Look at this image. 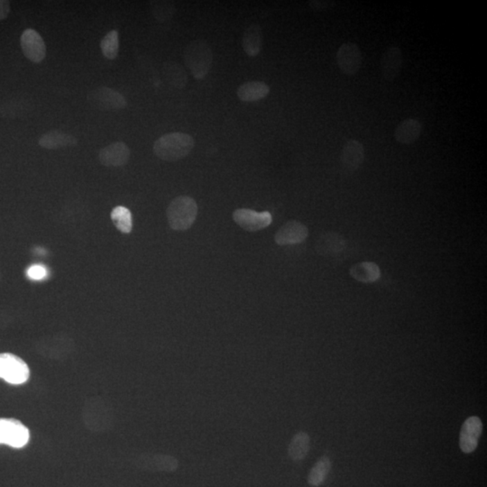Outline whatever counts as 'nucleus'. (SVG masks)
Returning a JSON list of instances; mask_svg holds the SVG:
<instances>
[{
  "label": "nucleus",
  "instance_id": "obj_29",
  "mask_svg": "<svg viewBox=\"0 0 487 487\" xmlns=\"http://www.w3.org/2000/svg\"><path fill=\"white\" fill-rule=\"evenodd\" d=\"M151 8L155 19L160 22H166L171 19L175 11V5L171 2H151Z\"/></svg>",
  "mask_w": 487,
  "mask_h": 487
},
{
  "label": "nucleus",
  "instance_id": "obj_3",
  "mask_svg": "<svg viewBox=\"0 0 487 487\" xmlns=\"http://www.w3.org/2000/svg\"><path fill=\"white\" fill-rule=\"evenodd\" d=\"M198 206L189 196H179L172 200L166 210L170 228L176 231L189 229L195 222Z\"/></svg>",
  "mask_w": 487,
  "mask_h": 487
},
{
  "label": "nucleus",
  "instance_id": "obj_19",
  "mask_svg": "<svg viewBox=\"0 0 487 487\" xmlns=\"http://www.w3.org/2000/svg\"><path fill=\"white\" fill-rule=\"evenodd\" d=\"M140 467L153 471L173 472L178 468V460L172 456L163 454L155 455H143L139 459Z\"/></svg>",
  "mask_w": 487,
  "mask_h": 487
},
{
  "label": "nucleus",
  "instance_id": "obj_28",
  "mask_svg": "<svg viewBox=\"0 0 487 487\" xmlns=\"http://www.w3.org/2000/svg\"><path fill=\"white\" fill-rule=\"evenodd\" d=\"M100 49L107 59L115 60L118 55L119 38L118 33L112 30L103 38L100 42Z\"/></svg>",
  "mask_w": 487,
  "mask_h": 487
},
{
  "label": "nucleus",
  "instance_id": "obj_25",
  "mask_svg": "<svg viewBox=\"0 0 487 487\" xmlns=\"http://www.w3.org/2000/svg\"><path fill=\"white\" fill-rule=\"evenodd\" d=\"M331 467H333V464H331L330 459L327 456L321 457L310 469L309 476H308L309 485L315 487L324 485L325 481L327 480L328 474H330Z\"/></svg>",
  "mask_w": 487,
  "mask_h": 487
},
{
  "label": "nucleus",
  "instance_id": "obj_24",
  "mask_svg": "<svg viewBox=\"0 0 487 487\" xmlns=\"http://www.w3.org/2000/svg\"><path fill=\"white\" fill-rule=\"evenodd\" d=\"M310 438L306 432H300L290 442L288 455L294 461H301L306 458L310 449Z\"/></svg>",
  "mask_w": 487,
  "mask_h": 487
},
{
  "label": "nucleus",
  "instance_id": "obj_31",
  "mask_svg": "<svg viewBox=\"0 0 487 487\" xmlns=\"http://www.w3.org/2000/svg\"><path fill=\"white\" fill-rule=\"evenodd\" d=\"M28 276L33 280H42L47 276L46 269L42 265H32L28 270Z\"/></svg>",
  "mask_w": 487,
  "mask_h": 487
},
{
  "label": "nucleus",
  "instance_id": "obj_1",
  "mask_svg": "<svg viewBox=\"0 0 487 487\" xmlns=\"http://www.w3.org/2000/svg\"><path fill=\"white\" fill-rule=\"evenodd\" d=\"M195 142L186 133L175 132L163 134L154 143V153L166 162H177L193 151Z\"/></svg>",
  "mask_w": 487,
  "mask_h": 487
},
{
  "label": "nucleus",
  "instance_id": "obj_6",
  "mask_svg": "<svg viewBox=\"0 0 487 487\" xmlns=\"http://www.w3.org/2000/svg\"><path fill=\"white\" fill-rule=\"evenodd\" d=\"M30 370L28 364L11 353L0 354V378L8 384H22L28 380Z\"/></svg>",
  "mask_w": 487,
  "mask_h": 487
},
{
  "label": "nucleus",
  "instance_id": "obj_30",
  "mask_svg": "<svg viewBox=\"0 0 487 487\" xmlns=\"http://www.w3.org/2000/svg\"><path fill=\"white\" fill-rule=\"evenodd\" d=\"M309 7L312 8L313 11L321 12L334 8L336 6V2L335 1H324V0H312V1L308 2Z\"/></svg>",
  "mask_w": 487,
  "mask_h": 487
},
{
  "label": "nucleus",
  "instance_id": "obj_18",
  "mask_svg": "<svg viewBox=\"0 0 487 487\" xmlns=\"http://www.w3.org/2000/svg\"><path fill=\"white\" fill-rule=\"evenodd\" d=\"M423 124L416 118H406L400 122L394 131V139L401 145H411L419 140Z\"/></svg>",
  "mask_w": 487,
  "mask_h": 487
},
{
  "label": "nucleus",
  "instance_id": "obj_20",
  "mask_svg": "<svg viewBox=\"0 0 487 487\" xmlns=\"http://www.w3.org/2000/svg\"><path fill=\"white\" fill-rule=\"evenodd\" d=\"M39 145L48 150H57L60 148H71L76 145L78 140L73 134L61 130H51L43 134L39 139Z\"/></svg>",
  "mask_w": 487,
  "mask_h": 487
},
{
  "label": "nucleus",
  "instance_id": "obj_32",
  "mask_svg": "<svg viewBox=\"0 0 487 487\" xmlns=\"http://www.w3.org/2000/svg\"><path fill=\"white\" fill-rule=\"evenodd\" d=\"M10 2L8 0H0V21L8 19L10 13Z\"/></svg>",
  "mask_w": 487,
  "mask_h": 487
},
{
  "label": "nucleus",
  "instance_id": "obj_8",
  "mask_svg": "<svg viewBox=\"0 0 487 487\" xmlns=\"http://www.w3.org/2000/svg\"><path fill=\"white\" fill-rule=\"evenodd\" d=\"M336 62L343 74L351 77L357 76L363 62L360 47L353 42L342 44L337 51Z\"/></svg>",
  "mask_w": 487,
  "mask_h": 487
},
{
  "label": "nucleus",
  "instance_id": "obj_17",
  "mask_svg": "<svg viewBox=\"0 0 487 487\" xmlns=\"http://www.w3.org/2000/svg\"><path fill=\"white\" fill-rule=\"evenodd\" d=\"M346 247V238L334 231H327L321 234L315 246L317 253L325 258L339 256Z\"/></svg>",
  "mask_w": 487,
  "mask_h": 487
},
{
  "label": "nucleus",
  "instance_id": "obj_23",
  "mask_svg": "<svg viewBox=\"0 0 487 487\" xmlns=\"http://www.w3.org/2000/svg\"><path fill=\"white\" fill-rule=\"evenodd\" d=\"M262 42L261 28L258 25H252L249 26L244 33L242 46L247 55L255 57L261 52Z\"/></svg>",
  "mask_w": 487,
  "mask_h": 487
},
{
  "label": "nucleus",
  "instance_id": "obj_4",
  "mask_svg": "<svg viewBox=\"0 0 487 487\" xmlns=\"http://www.w3.org/2000/svg\"><path fill=\"white\" fill-rule=\"evenodd\" d=\"M184 62L197 80L204 79L213 64L211 47L202 40L191 41L184 50Z\"/></svg>",
  "mask_w": 487,
  "mask_h": 487
},
{
  "label": "nucleus",
  "instance_id": "obj_12",
  "mask_svg": "<svg viewBox=\"0 0 487 487\" xmlns=\"http://www.w3.org/2000/svg\"><path fill=\"white\" fill-rule=\"evenodd\" d=\"M403 53L401 48L392 46L387 48L381 58V73L387 82H393L401 73L403 67Z\"/></svg>",
  "mask_w": 487,
  "mask_h": 487
},
{
  "label": "nucleus",
  "instance_id": "obj_10",
  "mask_svg": "<svg viewBox=\"0 0 487 487\" xmlns=\"http://www.w3.org/2000/svg\"><path fill=\"white\" fill-rule=\"evenodd\" d=\"M24 55L35 64H40L46 56V46L43 37L34 29L28 28L20 37Z\"/></svg>",
  "mask_w": 487,
  "mask_h": 487
},
{
  "label": "nucleus",
  "instance_id": "obj_9",
  "mask_svg": "<svg viewBox=\"0 0 487 487\" xmlns=\"http://www.w3.org/2000/svg\"><path fill=\"white\" fill-rule=\"evenodd\" d=\"M88 101L95 109L103 112L124 109L127 106L123 95L107 87H100L89 92Z\"/></svg>",
  "mask_w": 487,
  "mask_h": 487
},
{
  "label": "nucleus",
  "instance_id": "obj_2",
  "mask_svg": "<svg viewBox=\"0 0 487 487\" xmlns=\"http://www.w3.org/2000/svg\"><path fill=\"white\" fill-rule=\"evenodd\" d=\"M82 421L86 428L92 432H106L114 424V412L112 406L103 400L89 399L83 407Z\"/></svg>",
  "mask_w": 487,
  "mask_h": 487
},
{
  "label": "nucleus",
  "instance_id": "obj_11",
  "mask_svg": "<svg viewBox=\"0 0 487 487\" xmlns=\"http://www.w3.org/2000/svg\"><path fill=\"white\" fill-rule=\"evenodd\" d=\"M233 219L242 229L249 232L267 228L272 223V215L269 212H256L249 209H239L235 211Z\"/></svg>",
  "mask_w": 487,
  "mask_h": 487
},
{
  "label": "nucleus",
  "instance_id": "obj_15",
  "mask_svg": "<svg viewBox=\"0 0 487 487\" xmlns=\"http://www.w3.org/2000/svg\"><path fill=\"white\" fill-rule=\"evenodd\" d=\"M364 146L358 140L351 139L343 145L340 163L346 172H357L363 166L364 161Z\"/></svg>",
  "mask_w": 487,
  "mask_h": 487
},
{
  "label": "nucleus",
  "instance_id": "obj_27",
  "mask_svg": "<svg viewBox=\"0 0 487 487\" xmlns=\"http://www.w3.org/2000/svg\"><path fill=\"white\" fill-rule=\"evenodd\" d=\"M163 71L166 80L175 88L182 89L187 85V74L180 64H167Z\"/></svg>",
  "mask_w": 487,
  "mask_h": 487
},
{
  "label": "nucleus",
  "instance_id": "obj_22",
  "mask_svg": "<svg viewBox=\"0 0 487 487\" xmlns=\"http://www.w3.org/2000/svg\"><path fill=\"white\" fill-rule=\"evenodd\" d=\"M270 88L265 82H249L238 87L237 94L239 100L244 103H255L267 98Z\"/></svg>",
  "mask_w": 487,
  "mask_h": 487
},
{
  "label": "nucleus",
  "instance_id": "obj_14",
  "mask_svg": "<svg viewBox=\"0 0 487 487\" xmlns=\"http://www.w3.org/2000/svg\"><path fill=\"white\" fill-rule=\"evenodd\" d=\"M309 236V229L304 224L297 220H291L285 223L274 235V241L279 246L298 245L306 240Z\"/></svg>",
  "mask_w": 487,
  "mask_h": 487
},
{
  "label": "nucleus",
  "instance_id": "obj_26",
  "mask_svg": "<svg viewBox=\"0 0 487 487\" xmlns=\"http://www.w3.org/2000/svg\"><path fill=\"white\" fill-rule=\"evenodd\" d=\"M110 218L116 229L123 234H130L133 229L132 214L124 206H118L110 214Z\"/></svg>",
  "mask_w": 487,
  "mask_h": 487
},
{
  "label": "nucleus",
  "instance_id": "obj_5",
  "mask_svg": "<svg viewBox=\"0 0 487 487\" xmlns=\"http://www.w3.org/2000/svg\"><path fill=\"white\" fill-rule=\"evenodd\" d=\"M76 344L73 337L64 333H57L41 337L35 343V349L41 357L52 360H64L76 351Z\"/></svg>",
  "mask_w": 487,
  "mask_h": 487
},
{
  "label": "nucleus",
  "instance_id": "obj_13",
  "mask_svg": "<svg viewBox=\"0 0 487 487\" xmlns=\"http://www.w3.org/2000/svg\"><path fill=\"white\" fill-rule=\"evenodd\" d=\"M482 432L483 423L479 418L472 416L465 420L459 435V447L462 452L470 454L477 450Z\"/></svg>",
  "mask_w": 487,
  "mask_h": 487
},
{
  "label": "nucleus",
  "instance_id": "obj_7",
  "mask_svg": "<svg viewBox=\"0 0 487 487\" xmlns=\"http://www.w3.org/2000/svg\"><path fill=\"white\" fill-rule=\"evenodd\" d=\"M30 433L26 425L13 418H0V444L20 449L29 441Z\"/></svg>",
  "mask_w": 487,
  "mask_h": 487
},
{
  "label": "nucleus",
  "instance_id": "obj_21",
  "mask_svg": "<svg viewBox=\"0 0 487 487\" xmlns=\"http://www.w3.org/2000/svg\"><path fill=\"white\" fill-rule=\"evenodd\" d=\"M349 274L357 282L373 283L380 279L381 270L375 263L360 262L352 265Z\"/></svg>",
  "mask_w": 487,
  "mask_h": 487
},
{
  "label": "nucleus",
  "instance_id": "obj_16",
  "mask_svg": "<svg viewBox=\"0 0 487 487\" xmlns=\"http://www.w3.org/2000/svg\"><path fill=\"white\" fill-rule=\"evenodd\" d=\"M130 158V148L121 141L110 143L101 149L98 153V161L107 167L124 166L128 163Z\"/></svg>",
  "mask_w": 487,
  "mask_h": 487
}]
</instances>
